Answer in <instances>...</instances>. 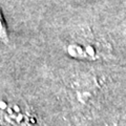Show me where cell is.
Instances as JSON below:
<instances>
[{
  "instance_id": "3",
  "label": "cell",
  "mask_w": 126,
  "mask_h": 126,
  "mask_svg": "<svg viewBox=\"0 0 126 126\" xmlns=\"http://www.w3.org/2000/svg\"><path fill=\"white\" fill-rule=\"evenodd\" d=\"M70 87L76 94L77 100L82 104L90 102L94 94L99 88L97 79L88 74H81L72 82Z\"/></svg>"
},
{
  "instance_id": "2",
  "label": "cell",
  "mask_w": 126,
  "mask_h": 126,
  "mask_svg": "<svg viewBox=\"0 0 126 126\" xmlns=\"http://www.w3.org/2000/svg\"><path fill=\"white\" fill-rule=\"evenodd\" d=\"M67 52L74 58L86 59V60H98L106 58L108 55V47L103 42L94 40V38L83 37L76 43L68 45Z\"/></svg>"
},
{
  "instance_id": "4",
  "label": "cell",
  "mask_w": 126,
  "mask_h": 126,
  "mask_svg": "<svg viewBox=\"0 0 126 126\" xmlns=\"http://www.w3.org/2000/svg\"><path fill=\"white\" fill-rule=\"evenodd\" d=\"M0 41L7 43L9 42V36H7V32H6V27L4 25V21L2 18V14L0 11Z\"/></svg>"
},
{
  "instance_id": "1",
  "label": "cell",
  "mask_w": 126,
  "mask_h": 126,
  "mask_svg": "<svg viewBox=\"0 0 126 126\" xmlns=\"http://www.w3.org/2000/svg\"><path fill=\"white\" fill-rule=\"evenodd\" d=\"M0 124L3 126H36V120L27 107L0 99Z\"/></svg>"
}]
</instances>
